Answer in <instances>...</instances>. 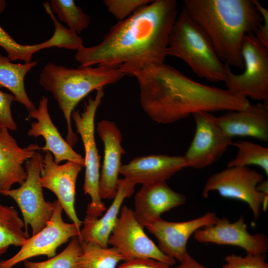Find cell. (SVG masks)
Here are the masks:
<instances>
[{
  "mask_svg": "<svg viewBox=\"0 0 268 268\" xmlns=\"http://www.w3.org/2000/svg\"><path fill=\"white\" fill-rule=\"evenodd\" d=\"M178 16L175 0H155L112 26L97 45L76 51L81 67H117L124 71L164 63L169 37Z\"/></svg>",
  "mask_w": 268,
  "mask_h": 268,
  "instance_id": "6da1fadb",
  "label": "cell"
},
{
  "mask_svg": "<svg viewBox=\"0 0 268 268\" xmlns=\"http://www.w3.org/2000/svg\"><path fill=\"white\" fill-rule=\"evenodd\" d=\"M123 72L135 78L141 107L158 123H172L199 112L242 110L250 104L248 98L197 82L164 63L145 64Z\"/></svg>",
  "mask_w": 268,
  "mask_h": 268,
  "instance_id": "7a4b0ae2",
  "label": "cell"
},
{
  "mask_svg": "<svg viewBox=\"0 0 268 268\" xmlns=\"http://www.w3.org/2000/svg\"><path fill=\"white\" fill-rule=\"evenodd\" d=\"M183 7L210 39L224 64L243 68L244 36L255 33L263 19L252 0H184Z\"/></svg>",
  "mask_w": 268,
  "mask_h": 268,
  "instance_id": "3957f363",
  "label": "cell"
},
{
  "mask_svg": "<svg viewBox=\"0 0 268 268\" xmlns=\"http://www.w3.org/2000/svg\"><path fill=\"white\" fill-rule=\"evenodd\" d=\"M125 75L120 68L114 67L74 68L52 63L45 65L40 74L39 83L58 104L67 126V141L71 147L78 141L71 126V114L75 107L91 91L115 83Z\"/></svg>",
  "mask_w": 268,
  "mask_h": 268,
  "instance_id": "277c9868",
  "label": "cell"
},
{
  "mask_svg": "<svg viewBox=\"0 0 268 268\" xmlns=\"http://www.w3.org/2000/svg\"><path fill=\"white\" fill-rule=\"evenodd\" d=\"M166 54L183 61L200 77L213 82L226 79L229 66L219 59L207 35L183 6L171 30Z\"/></svg>",
  "mask_w": 268,
  "mask_h": 268,
  "instance_id": "5b68a950",
  "label": "cell"
},
{
  "mask_svg": "<svg viewBox=\"0 0 268 268\" xmlns=\"http://www.w3.org/2000/svg\"><path fill=\"white\" fill-rule=\"evenodd\" d=\"M96 90L94 98L89 97L85 103L83 112L74 110L71 118L75 123L76 132L80 135L83 144L85 171L83 189L85 195L91 198L86 208V215L99 217L106 210L99 193L100 159L94 136V120L98 107L104 95V87Z\"/></svg>",
  "mask_w": 268,
  "mask_h": 268,
  "instance_id": "8992f818",
  "label": "cell"
},
{
  "mask_svg": "<svg viewBox=\"0 0 268 268\" xmlns=\"http://www.w3.org/2000/svg\"><path fill=\"white\" fill-rule=\"evenodd\" d=\"M241 56L244 70L237 74L228 67L224 81L227 89L246 98L268 103V48L254 33L248 34L243 40Z\"/></svg>",
  "mask_w": 268,
  "mask_h": 268,
  "instance_id": "52a82bcc",
  "label": "cell"
},
{
  "mask_svg": "<svg viewBox=\"0 0 268 268\" xmlns=\"http://www.w3.org/2000/svg\"><path fill=\"white\" fill-rule=\"evenodd\" d=\"M43 157L39 152L25 163L27 178L18 188L1 191L0 195L12 198L18 205L25 227L29 225L32 235L41 230L51 219L56 200L46 201L40 183Z\"/></svg>",
  "mask_w": 268,
  "mask_h": 268,
  "instance_id": "ba28073f",
  "label": "cell"
},
{
  "mask_svg": "<svg viewBox=\"0 0 268 268\" xmlns=\"http://www.w3.org/2000/svg\"><path fill=\"white\" fill-rule=\"evenodd\" d=\"M264 180V176L247 166H234L212 175L206 181L202 195L216 191L222 197L240 200L247 203L255 219L259 218L261 208L267 209L268 195L258 191V185Z\"/></svg>",
  "mask_w": 268,
  "mask_h": 268,
  "instance_id": "9c48e42d",
  "label": "cell"
},
{
  "mask_svg": "<svg viewBox=\"0 0 268 268\" xmlns=\"http://www.w3.org/2000/svg\"><path fill=\"white\" fill-rule=\"evenodd\" d=\"M134 211L126 205L121 209L116 224L108 244L116 249L125 261L135 258H149L171 267L176 260L162 253L145 233Z\"/></svg>",
  "mask_w": 268,
  "mask_h": 268,
  "instance_id": "30bf717a",
  "label": "cell"
},
{
  "mask_svg": "<svg viewBox=\"0 0 268 268\" xmlns=\"http://www.w3.org/2000/svg\"><path fill=\"white\" fill-rule=\"evenodd\" d=\"M192 116L195 132L184 156L188 167L200 169L217 161L233 142L211 113L199 112Z\"/></svg>",
  "mask_w": 268,
  "mask_h": 268,
  "instance_id": "8fae6325",
  "label": "cell"
},
{
  "mask_svg": "<svg viewBox=\"0 0 268 268\" xmlns=\"http://www.w3.org/2000/svg\"><path fill=\"white\" fill-rule=\"evenodd\" d=\"M63 208L56 200L52 216L46 225L36 234L28 238L20 250L12 257L0 262V268H12L16 265L34 257L44 255L51 258L57 249L74 237H80V230L73 223L66 222Z\"/></svg>",
  "mask_w": 268,
  "mask_h": 268,
  "instance_id": "7c38bea8",
  "label": "cell"
},
{
  "mask_svg": "<svg viewBox=\"0 0 268 268\" xmlns=\"http://www.w3.org/2000/svg\"><path fill=\"white\" fill-rule=\"evenodd\" d=\"M45 152L40 178L41 186L55 194L67 215L80 230L82 221L77 215L75 200L76 182L82 167L70 161L60 165L55 162L50 152Z\"/></svg>",
  "mask_w": 268,
  "mask_h": 268,
  "instance_id": "4fadbf2b",
  "label": "cell"
},
{
  "mask_svg": "<svg viewBox=\"0 0 268 268\" xmlns=\"http://www.w3.org/2000/svg\"><path fill=\"white\" fill-rule=\"evenodd\" d=\"M219 218L212 212L182 222L169 221L160 218L145 228L156 238L157 246L162 253L181 262L189 254L187 245L191 236L199 229L215 224Z\"/></svg>",
  "mask_w": 268,
  "mask_h": 268,
  "instance_id": "5bb4252c",
  "label": "cell"
},
{
  "mask_svg": "<svg viewBox=\"0 0 268 268\" xmlns=\"http://www.w3.org/2000/svg\"><path fill=\"white\" fill-rule=\"evenodd\" d=\"M194 239L199 243L237 246L250 255L266 254L268 250V239L262 233H250L242 216L231 222L224 217L214 224L201 228L194 233Z\"/></svg>",
  "mask_w": 268,
  "mask_h": 268,
  "instance_id": "9a60e30c",
  "label": "cell"
},
{
  "mask_svg": "<svg viewBox=\"0 0 268 268\" xmlns=\"http://www.w3.org/2000/svg\"><path fill=\"white\" fill-rule=\"evenodd\" d=\"M96 130L104 147L99 193L101 199H113L117 191L122 155L126 152L121 145L122 135L116 123L107 120L100 121Z\"/></svg>",
  "mask_w": 268,
  "mask_h": 268,
  "instance_id": "2e32d148",
  "label": "cell"
},
{
  "mask_svg": "<svg viewBox=\"0 0 268 268\" xmlns=\"http://www.w3.org/2000/svg\"><path fill=\"white\" fill-rule=\"evenodd\" d=\"M188 167L183 156L151 154L136 157L121 166L120 174L136 185L166 181Z\"/></svg>",
  "mask_w": 268,
  "mask_h": 268,
  "instance_id": "e0dca14e",
  "label": "cell"
},
{
  "mask_svg": "<svg viewBox=\"0 0 268 268\" xmlns=\"http://www.w3.org/2000/svg\"><path fill=\"white\" fill-rule=\"evenodd\" d=\"M134 196L135 216L144 228L161 215L184 204L186 197L173 190L166 182L142 185Z\"/></svg>",
  "mask_w": 268,
  "mask_h": 268,
  "instance_id": "ac0fdd59",
  "label": "cell"
},
{
  "mask_svg": "<svg viewBox=\"0 0 268 268\" xmlns=\"http://www.w3.org/2000/svg\"><path fill=\"white\" fill-rule=\"evenodd\" d=\"M48 98L43 96L38 108L28 112L29 117L36 121L31 123L27 134L35 138L42 136L45 144L40 149L44 152H50L56 163L59 164L63 161H70L84 167V158L63 138L53 123L48 112Z\"/></svg>",
  "mask_w": 268,
  "mask_h": 268,
  "instance_id": "d6986e66",
  "label": "cell"
},
{
  "mask_svg": "<svg viewBox=\"0 0 268 268\" xmlns=\"http://www.w3.org/2000/svg\"><path fill=\"white\" fill-rule=\"evenodd\" d=\"M40 149L36 144L22 148L9 134L8 130L2 128L0 131V190L11 189L14 184H22L27 178L23 164L31 158Z\"/></svg>",
  "mask_w": 268,
  "mask_h": 268,
  "instance_id": "ffe728a7",
  "label": "cell"
},
{
  "mask_svg": "<svg viewBox=\"0 0 268 268\" xmlns=\"http://www.w3.org/2000/svg\"><path fill=\"white\" fill-rule=\"evenodd\" d=\"M217 119L232 138L249 136L268 141V103L260 102L242 110L226 111Z\"/></svg>",
  "mask_w": 268,
  "mask_h": 268,
  "instance_id": "44dd1931",
  "label": "cell"
},
{
  "mask_svg": "<svg viewBox=\"0 0 268 268\" xmlns=\"http://www.w3.org/2000/svg\"><path fill=\"white\" fill-rule=\"evenodd\" d=\"M135 186L125 178L119 179L116 195L105 213L99 217L87 215L85 216L78 238L79 241L107 247L109 238L118 219L123 202L134 194Z\"/></svg>",
  "mask_w": 268,
  "mask_h": 268,
  "instance_id": "7402d4cb",
  "label": "cell"
},
{
  "mask_svg": "<svg viewBox=\"0 0 268 268\" xmlns=\"http://www.w3.org/2000/svg\"><path fill=\"white\" fill-rule=\"evenodd\" d=\"M6 1L0 0V14L5 9ZM69 44L68 37L65 31L57 27L49 40L34 45H22L16 42L0 26V47L3 48L11 61L21 60L26 63L31 62L34 54L44 49L57 47L66 48Z\"/></svg>",
  "mask_w": 268,
  "mask_h": 268,
  "instance_id": "603a6c76",
  "label": "cell"
},
{
  "mask_svg": "<svg viewBox=\"0 0 268 268\" xmlns=\"http://www.w3.org/2000/svg\"><path fill=\"white\" fill-rule=\"evenodd\" d=\"M37 63V61L23 64L12 63L7 56H3L0 54V86L9 90L14 96L15 101L22 104L28 112L36 107L27 94L24 78Z\"/></svg>",
  "mask_w": 268,
  "mask_h": 268,
  "instance_id": "cb8c5ba5",
  "label": "cell"
},
{
  "mask_svg": "<svg viewBox=\"0 0 268 268\" xmlns=\"http://www.w3.org/2000/svg\"><path fill=\"white\" fill-rule=\"evenodd\" d=\"M24 228V222L14 207L0 204V257L10 246L21 247L30 237Z\"/></svg>",
  "mask_w": 268,
  "mask_h": 268,
  "instance_id": "d4e9b609",
  "label": "cell"
},
{
  "mask_svg": "<svg viewBox=\"0 0 268 268\" xmlns=\"http://www.w3.org/2000/svg\"><path fill=\"white\" fill-rule=\"evenodd\" d=\"M82 252L74 268H117L125 261L115 248L104 247L95 243L80 241Z\"/></svg>",
  "mask_w": 268,
  "mask_h": 268,
  "instance_id": "484cf974",
  "label": "cell"
},
{
  "mask_svg": "<svg viewBox=\"0 0 268 268\" xmlns=\"http://www.w3.org/2000/svg\"><path fill=\"white\" fill-rule=\"evenodd\" d=\"M232 145L237 148L235 158L229 161L227 167L256 165L268 175V148L249 141L237 140Z\"/></svg>",
  "mask_w": 268,
  "mask_h": 268,
  "instance_id": "4316f807",
  "label": "cell"
},
{
  "mask_svg": "<svg viewBox=\"0 0 268 268\" xmlns=\"http://www.w3.org/2000/svg\"><path fill=\"white\" fill-rule=\"evenodd\" d=\"M50 7L51 11L56 14L58 18L65 22L68 29L81 33L88 27L90 22L89 15L84 12L73 0H51Z\"/></svg>",
  "mask_w": 268,
  "mask_h": 268,
  "instance_id": "83f0119b",
  "label": "cell"
},
{
  "mask_svg": "<svg viewBox=\"0 0 268 268\" xmlns=\"http://www.w3.org/2000/svg\"><path fill=\"white\" fill-rule=\"evenodd\" d=\"M82 252L78 237L71 239L66 248L60 253L42 262H24V268H74Z\"/></svg>",
  "mask_w": 268,
  "mask_h": 268,
  "instance_id": "f1b7e54d",
  "label": "cell"
},
{
  "mask_svg": "<svg viewBox=\"0 0 268 268\" xmlns=\"http://www.w3.org/2000/svg\"><path fill=\"white\" fill-rule=\"evenodd\" d=\"M150 0H105L103 3L108 11L118 21L123 20L139 8L145 6Z\"/></svg>",
  "mask_w": 268,
  "mask_h": 268,
  "instance_id": "f546056e",
  "label": "cell"
},
{
  "mask_svg": "<svg viewBox=\"0 0 268 268\" xmlns=\"http://www.w3.org/2000/svg\"><path fill=\"white\" fill-rule=\"evenodd\" d=\"M266 255H250L242 257L235 254L225 258L226 264L221 268H268Z\"/></svg>",
  "mask_w": 268,
  "mask_h": 268,
  "instance_id": "4dcf8cb0",
  "label": "cell"
},
{
  "mask_svg": "<svg viewBox=\"0 0 268 268\" xmlns=\"http://www.w3.org/2000/svg\"><path fill=\"white\" fill-rule=\"evenodd\" d=\"M14 100V97L11 93L0 90V127L13 131L17 130L11 111V104Z\"/></svg>",
  "mask_w": 268,
  "mask_h": 268,
  "instance_id": "1f68e13d",
  "label": "cell"
},
{
  "mask_svg": "<svg viewBox=\"0 0 268 268\" xmlns=\"http://www.w3.org/2000/svg\"><path fill=\"white\" fill-rule=\"evenodd\" d=\"M252 1L263 19L254 35L262 44L268 48V10L259 1L252 0Z\"/></svg>",
  "mask_w": 268,
  "mask_h": 268,
  "instance_id": "d6a6232c",
  "label": "cell"
},
{
  "mask_svg": "<svg viewBox=\"0 0 268 268\" xmlns=\"http://www.w3.org/2000/svg\"><path fill=\"white\" fill-rule=\"evenodd\" d=\"M117 268H171L168 265L149 258H135L124 261Z\"/></svg>",
  "mask_w": 268,
  "mask_h": 268,
  "instance_id": "836d02e7",
  "label": "cell"
},
{
  "mask_svg": "<svg viewBox=\"0 0 268 268\" xmlns=\"http://www.w3.org/2000/svg\"><path fill=\"white\" fill-rule=\"evenodd\" d=\"M180 265L173 268H207L201 265L194 258L188 254Z\"/></svg>",
  "mask_w": 268,
  "mask_h": 268,
  "instance_id": "e575fe53",
  "label": "cell"
},
{
  "mask_svg": "<svg viewBox=\"0 0 268 268\" xmlns=\"http://www.w3.org/2000/svg\"><path fill=\"white\" fill-rule=\"evenodd\" d=\"M257 190L266 195H268V180H264L260 183L257 187Z\"/></svg>",
  "mask_w": 268,
  "mask_h": 268,
  "instance_id": "d590c367",
  "label": "cell"
},
{
  "mask_svg": "<svg viewBox=\"0 0 268 268\" xmlns=\"http://www.w3.org/2000/svg\"><path fill=\"white\" fill-rule=\"evenodd\" d=\"M1 129V128L0 127V131Z\"/></svg>",
  "mask_w": 268,
  "mask_h": 268,
  "instance_id": "8d00e7d4",
  "label": "cell"
},
{
  "mask_svg": "<svg viewBox=\"0 0 268 268\" xmlns=\"http://www.w3.org/2000/svg\"></svg>",
  "mask_w": 268,
  "mask_h": 268,
  "instance_id": "74e56055",
  "label": "cell"
}]
</instances>
